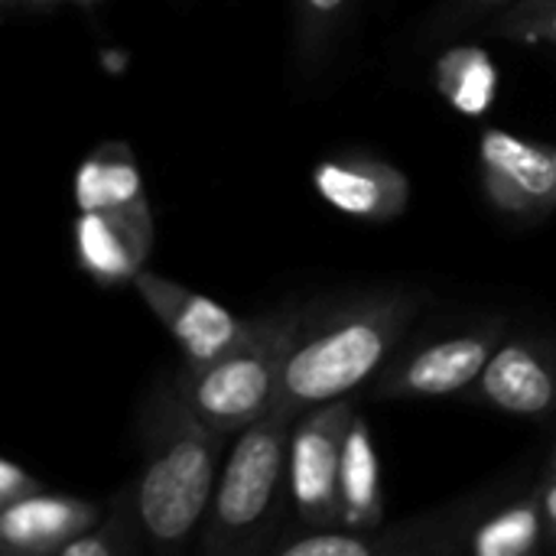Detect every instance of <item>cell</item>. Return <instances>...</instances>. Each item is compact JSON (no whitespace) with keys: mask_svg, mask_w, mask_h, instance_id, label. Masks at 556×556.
Instances as JSON below:
<instances>
[{"mask_svg":"<svg viewBox=\"0 0 556 556\" xmlns=\"http://www.w3.org/2000/svg\"><path fill=\"white\" fill-rule=\"evenodd\" d=\"M511 0H459V7H456V20L463 23V20H476V16H482V13H492V10H502V7H508Z\"/></svg>","mask_w":556,"mask_h":556,"instance_id":"7402d4cb","label":"cell"},{"mask_svg":"<svg viewBox=\"0 0 556 556\" xmlns=\"http://www.w3.org/2000/svg\"><path fill=\"white\" fill-rule=\"evenodd\" d=\"M495 33L515 42L556 46V0H521L495 20Z\"/></svg>","mask_w":556,"mask_h":556,"instance_id":"d6986e66","label":"cell"},{"mask_svg":"<svg viewBox=\"0 0 556 556\" xmlns=\"http://www.w3.org/2000/svg\"><path fill=\"white\" fill-rule=\"evenodd\" d=\"M339 495H342V525L355 531H375L384 515L381 502V466L371 443V430L365 417H352L345 446H342V469H339Z\"/></svg>","mask_w":556,"mask_h":556,"instance_id":"5bb4252c","label":"cell"},{"mask_svg":"<svg viewBox=\"0 0 556 556\" xmlns=\"http://www.w3.org/2000/svg\"><path fill=\"white\" fill-rule=\"evenodd\" d=\"M440 94L466 117H482L498 98V68L482 46H453L437 59Z\"/></svg>","mask_w":556,"mask_h":556,"instance_id":"9a60e30c","label":"cell"},{"mask_svg":"<svg viewBox=\"0 0 556 556\" xmlns=\"http://www.w3.org/2000/svg\"><path fill=\"white\" fill-rule=\"evenodd\" d=\"M290 430V420L267 414L235 437L202 525V547L208 554L251 551L264 534L287 476Z\"/></svg>","mask_w":556,"mask_h":556,"instance_id":"277c9868","label":"cell"},{"mask_svg":"<svg viewBox=\"0 0 556 556\" xmlns=\"http://www.w3.org/2000/svg\"><path fill=\"white\" fill-rule=\"evenodd\" d=\"M153 212L150 205L114 212H78L75 218V257L81 270L98 283H127L143 270L153 251Z\"/></svg>","mask_w":556,"mask_h":556,"instance_id":"30bf717a","label":"cell"},{"mask_svg":"<svg viewBox=\"0 0 556 556\" xmlns=\"http://www.w3.org/2000/svg\"><path fill=\"white\" fill-rule=\"evenodd\" d=\"M538 502H541V508H544L547 528L556 534V479H551V482L538 492Z\"/></svg>","mask_w":556,"mask_h":556,"instance_id":"603a6c76","label":"cell"},{"mask_svg":"<svg viewBox=\"0 0 556 556\" xmlns=\"http://www.w3.org/2000/svg\"><path fill=\"white\" fill-rule=\"evenodd\" d=\"M505 326H482L472 332H459L440 342L424 345L397 365H388L375 394L378 397H450L469 391L495 349L502 345Z\"/></svg>","mask_w":556,"mask_h":556,"instance_id":"52a82bcc","label":"cell"},{"mask_svg":"<svg viewBox=\"0 0 556 556\" xmlns=\"http://www.w3.org/2000/svg\"><path fill=\"white\" fill-rule=\"evenodd\" d=\"M479 163L489 202L505 215H544L556 208V160L544 147L489 127L479 140Z\"/></svg>","mask_w":556,"mask_h":556,"instance_id":"ba28073f","label":"cell"},{"mask_svg":"<svg viewBox=\"0 0 556 556\" xmlns=\"http://www.w3.org/2000/svg\"><path fill=\"white\" fill-rule=\"evenodd\" d=\"M134 534L137 528H130L121 515H114L108 518V525H94L91 531L62 544L55 556H121L134 551Z\"/></svg>","mask_w":556,"mask_h":556,"instance_id":"ffe728a7","label":"cell"},{"mask_svg":"<svg viewBox=\"0 0 556 556\" xmlns=\"http://www.w3.org/2000/svg\"><path fill=\"white\" fill-rule=\"evenodd\" d=\"M551 479H556V453L554 459H551Z\"/></svg>","mask_w":556,"mask_h":556,"instance_id":"cb8c5ba5","label":"cell"},{"mask_svg":"<svg viewBox=\"0 0 556 556\" xmlns=\"http://www.w3.org/2000/svg\"><path fill=\"white\" fill-rule=\"evenodd\" d=\"M300 319H257L241 345L208 365H186L173 381L189 414L222 433L238 437L274 410L287 355L300 336Z\"/></svg>","mask_w":556,"mask_h":556,"instance_id":"3957f363","label":"cell"},{"mask_svg":"<svg viewBox=\"0 0 556 556\" xmlns=\"http://www.w3.org/2000/svg\"><path fill=\"white\" fill-rule=\"evenodd\" d=\"M313 186L319 199L336 212L365 222H394L407 212L410 202V179L397 166L365 153L316 163Z\"/></svg>","mask_w":556,"mask_h":556,"instance_id":"9c48e42d","label":"cell"},{"mask_svg":"<svg viewBox=\"0 0 556 556\" xmlns=\"http://www.w3.org/2000/svg\"><path fill=\"white\" fill-rule=\"evenodd\" d=\"M544 508L534 498L528 502H518L498 515H492L489 521H482L466 551H472L476 556H528L541 547V538H544Z\"/></svg>","mask_w":556,"mask_h":556,"instance_id":"2e32d148","label":"cell"},{"mask_svg":"<svg viewBox=\"0 0 556 556\" xmlns=\"http://www.w3.org/2000/svg\"><path fill=\"white\" fill-rule=\"evenodd\" d=\"M280 556H375L388 554L384 544L371 541L368 531H355V528H313V531H303L300 538L293 541H283L277 547Z\"/></svg>","mask_w":556,"mask_h":556,"instance_id":"e0dca14e","label":"cell"},{"mask_svg":"<svg viewBox=\"0 0 556 556\" xmlns=\"http://www.w3.org/2000/svg\"><path fill=\"white\" fill-rule=\"evenodd\" d=\"M33 3H36V0H33Z\"/></svg>","mask_w":556,"mask_h":556,"instance_id":"484cf974","label":"cell"},{"mask_svg":"<svg viewBox=\"0 0 556 556\" xmlns=\"http://www.w3.org/2000/svg\"><path fill=\"white\" fill-rule=\"evenodd\" d=\"M33 492H39V482L16 463L3 459L0 463V505L20 502L23 495H33Z\"/></svg>","mask_w":556,"mask_h":556,"instance_id":"44dd1931","label":"cell"},{"mask_svg":"<svg viewBox=\"0 0 556 556\" xmlns=\"http://www.w3.org/2000/svg\"><path fill=\"white\" fill-rule=\"evenodd\" d=\"M352 417H355V404L339 397L293 420L287 489L306 528H332V525L342 528L339 469H342V446Z\"/></svg>","mask_w":556,"mask_h":556,"instance_id":"5b68a950","label":"cell"},{"mask_svg":"<svg viewBox=\"0 0 556 556\" xmlns=\"http://www.w3.org/2000/svg\"><path fill=\"white\" fill-rule=\"evenodd\" d=\"M101 521L98 508L85 498L65 495H23L0 511V544L10 554H55L72 538Z\"/></svg>","mask_w":556,"mask_h":556,"instance_id":"7c38bea8","label":"cell"},{"mask_svg":"<svg viewBox=\"0 0 556 556\" xmlns=\"http://www.w3.org/2000/svg\"><path fill=\"white\" fill-rule=\"evenodd\" d=\"M78 212H114L147 205L134 150L124 140L98 143L75 169Z\"/></svg>","mask_w":556,"mask_h":556,"instance_id":"4fadbf2b","label":"cell"},{"mask_svg":"<svg viewBox=\"0 0 556 556\" xmlns=\"http://www.w3.org/2000/svg\"><path fill=\"white\" fill-rule=\"evenodd\" d=\"M476 388L489 407L518 417H541L556 407V365L528 339L502 342Z\"/></svg>","mask_w":556,"mask_h":556,"instance_id":"8fae6325","label":"cell"},{"mask_svg":"<svg viewBox=\"0 0 556 556\" xmlns=\"http://www.w3.org/2000/svg\"><path fill=\"white\" fill-rule=\"evenodd\" d=\"M417 309L414 296H384L352 303L313 329L300 326L270 414L293 424L313 407L349 397L391 362Z\"/></svg>","mask_w":556,"mask_h":556,"instance_id":"7a4b0ae2","label":"cell"},{"mask_svg":"<svg viewBox=\"0 0 556 556\" xmlns=\"http://www.w3.org/2000/svg\"><path fill=\"white\" fill-rule=\"evenodd\" d=\"M349 0H296V42L306 62H316L336 36Z\"/></svg>","mask_w":556,"mask_h":556,"instance_id":"ac0fdd59","label":"cell"},{"mask_svg":"<svg viewBox=\"0 0 556 556\" xmlns=\"http://www.w3.org/2000/svg\"><path fill=\"white\" fill-rule=\"evenodd\" d=\"M225 440L189 414L176 384L160 388L147 404L143 466L130 489V518L150 551L173 554L202 531L225 463Z\"/></svg>","mask_w":556,"mask_h":556,"instance_id":"6da1fadb","label":"cell"},{"mask_svg":"<svg viewBox=\"0 0 556 556\" xmlns=\"http://www.w3.org/2000/svg\"><path fill=\"white\" fill-rule=\"evenodd\" d=\"M554 160H556V153H554Z\"/></svg>","mask_w":556,"mask_h":556,"instance_id":"d4e9b609","label":"cell"},{"mask_svg":"<svg viewBox=\"0 0 556 556\" xmlns=\"http://www.w3.org/2000/svg\"><path fill=\"white\" fill-rule=\"evenodd\" d=\"M134 290L147 303V309L166 326V332L176 339L186 365H208L241 345L251 332V323L228 313L222 303L156 274V270H137Z\"/></svg>","mask_w":556,"mask_h":556,"instance_id":"8992f818","label":"cell"}]
</instances>
